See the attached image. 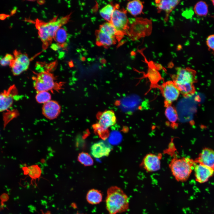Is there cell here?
<instances>
[{
    "instance_id": "f546056e",
    "label": "cell",
    "mask_w": 214,
    "mask_h": 214,
    "mask_svg": "<svg viewBox=\"0 0 214 214\" xmlns=\"http://www.w3.org/2000/svg\"><path fill=\"white\" fill-rule=\"evenodd\" d=\"M206 43L210 49L214 51V34L210 35L207 37Z\"/></svg>"
},
{
    "instance_id": "603a6c76",
    "label": "cell",
    "mask_w": 214,
    "mask_h": 214,
    "mask_svg": "<svg viewBox=\"0 0 214 214\" xmlns=\"http://www.w3.org/2000/svg\"><path fill=\"white\" fill-rule=\"evenodd\" d=\"M24 173L28 175L33 180H36L40 177L42 171L41 168L37 165H33L24 167L23 169Z\"/></svg>"
},
{
    "instance_id": "5b68a950",
    "label": "cell",
    "mask_w": 214,
    "mask_h": 214,
    "mask_svg": "<svg viewBox=\"0 0 214 214\" xmlns=\"http://www.w3.org/2000/svg\"><path fill=\"white\" fill-rule=\"evenodd\" d=\"M195 164L194 160L189 158H174L171 160L169 167L177 181L184 182L189 178Z\"/></svg>"
},
{
    "instance_id": "d6986e66",
    "label": "cell",
    "mask_w": 214,
    "mask_h": 214,
    "mask_svg": "<svg viewBox=\"0 0 214 214\" xmlns=\"http://www.w3.org/2000/svg\"><path fill=\"white\" fill-rule=\"evenodd\" d=\"M143 8V3L139 0L130 1L128 2L126 6L127 10L134 16L140 14L142 12Z\"/></svg>"
},
{
    "instance_id": "4fadbf2b",
    "label": "cell",
    "mask_w": 214,
    "mask_h": 214,
    "mask_svg": "<svg viewBox=\"0 0 214 214\" xmlns=\"http://www.w3.org/2000/svg\"><path fill=\"white\" fill-rule=\"evenodd\" d=\"M112 150L111 145L107 141L101 140L93 144L90 149L91 153L96 158L108 156Z\"/></svg>"
},
{
    "instance_id": "f1b7e54d",
    "label": "cell",
    "mask_w": 214,
    "mask_h": 214,
    "mask_svg": "<svg viewBox=\"0 0 214 214\" xmlns=\"http://www.w3.org/2000/svg\"><path fill=\"white\" fill-rule=\"evenodd\" d=\"M14 59L13 55L10 54H7L4 57L0 59V64L2 66H9Z\"/></svg>"
},
{
    "instance_id": "2e32d148",
    "label": "cell",
    "mask_w": 214,
    "mask_h": 214,
    "mask_svg": "<svg viewBox=\"0 0 214 214\" xmlns=\"http://www.w3.org/2000/svg\"><path fill=\"white\" fill-rule=\"evenodd\" d=\"M194 161L214 171V151L208 148H203Z\"/></svg>"
},
{
    "instance_id": "52a82bcc",
    "label": "cell",
    "mask_w": 214,
    "mask_h": 214,
    "mask_svg": "<svg viewBox=\"0 0 214 214\" xmlns=\"http://www.w3.org/2000/svg\"><path fill=\"white\" fill-rule=\"evenodd\" d=\"M14 59L9 66L13 75L18 76L27 70L29 68L30 59L26 54L15 50L13 52Z\"/></svg>"
},
{
    "instance_id": "9a60e30c",
    "label": "cell",
    "mask_w": 214,
    "mask_h": 214,
    "mask_svg": "<svg viewBox=\"0 0 214 214\" xmlns=\"http://www.w3.org/2000/svg\"><path fill=\"white\" fill-rule=\"evenodd\" d=\"M196 181L200 183L207 181L214 174V171L202 164L195 163L194 169Z\"/></svg>"
},
{
    "instance_id": "d4e9b609",
    "label": "cell",
    "mask_w": 214,
    "mask_h": 214,
    "mask_svg": "<svg viewBox=\"0 0 214 214\" xmlns=\"http://www.w3.org/2000/svg\"><path fill=\"white\" fill-rule=\"evenodd\" d=\"M194 10L195 13L198 15L205 16L208 12V5L204 1H199L195 5Z\"/></svg>"
},
{
    "instance_id": "9c48e42d",
    "label": "cell",
    "mask_w": 214,
    "mask_h": 214,
    "mask_svg": "<svg viewBox=\"0 0 214 214\" xmlns=\"http://www.w3.org/2000/svg\"><path fill=\"white\" fill-rule=\"evenodd\" d=\"M133 24L130 33L134 38L138 39L150 34L152 30V23L150 20L138 18Z\"/></svg>"
},
{
    "instance_id": "4316f807",
    "label": "cell",
    "mask_w": 214,
    "mask_h": 214,
    "mask_svg": "<svg viewBox=\"0 0 214 214\" xmlns=\"http://www.w3.org/2000/svg\"><path fill=\"white\" fill-rule=\"evenodd\" d=\"M78 161L85 166L92 165L94 161L90 155L87 152H82L79 153L77 157Z\"/></svg>"
},
{
    "instance_id": "8fae6325",
    "label": "cell",
    "mask_w": 214,
    "mask_h": 214,
    "mask_svg": "<svg viewBox=\"0 0 214 214\" xmlns=\"http://www.w3.org/2000/svg\"><path fill=\"white\" fill-rule=\"evenodd\" d=\"M18 93L16 86L13 85L0 93V112L7 110L12 106Z\"/></svg>"
},
{
    "instance_id": "83f0119b",
    "label": "cell",
    "mask_w": 214,
    "mask_h": 214,
    "mask_svg": "<svg viewBox=\"0 0 214 214\" xmlns=\"http://www.w3.org/2000/svg\"><path fill=\"white\" fill-rule=\"evenodd\" d=\"M51 97L50 92L47 91L37 92L35 96L36 101L38 103L43 104L51 100Z\"/></svg>"
},
{
    "instance_id": "3957f363",
    "label": "cell",
    "mask_w": 214,
    "mask_h": 214,
    "mask_svg": "<svg viewBox=\"0 0 214 214\" xmlns=\"http://www.w3.org/2000/svg\"><path fill=\"white\" fill-rule=\"evenodd\" d=\"M70 15L59 18H55L48 22L37 21L36 26L39 36L43 43V49H46L54 39L57 30L69 21Z\"/></svg>"
},
{
    "instance_id": "ba28073f",
    "label": "cell",
    "mask_w": 214,
    "mask_h": 214,
    "mask_svg": "<svg viewBox=\"0 0 214 214\" xmlns=\"http://www.w3.org/2000/svg\"><path fill=\"white\" fill-rule=\"evenodd\" d=\"M161 88L165 107L171 105L176 100L180 94L178 89L172 81H169L164 83Z\"/></svg>"
},
{
    "instance_id": "ac0fdd59",
    "label": "cell",
    "mask_w": 214,
    "mask_h": 214,
    "mask_svg": "<svg viewBox=\"0 0 214 214\" xmlns=\"http://www.w3.org/2000/svg\"><path fill=\"white\" fill-rule=\"evenodd\" d=\"M96 43L99 46L107 47L116 43V39L102 32L99 30L95 31Z\"/></svg>"
},
{
    "instance_id": "4dcf8cb0",
    "label": "cell",
    "mask_w": 214,
    "mask_h": 214,
    "mask_svg": "<svg viewBox=\"0 0 214 214\" xmlns=\"http://www.w3.org/2000/svg\"><path fill=\"white\" fill-rule=\"evenodd\" d=\"M7 15L4 14H0V19L3 20L7 17Z\"/></svg>"
},
{
    "instance_id": "7a4b0ae2",
    "label": "cell",
    "mask_w": 214,
    "mask_h": 214,
    "mask_svg": "<svg viewBox=\"0 0 214 214\" xmlns=\"http://www.w3.org/2000/svg\"><path fill=\"white\" fill-rule=\"evenodd\" d=\"M129 198L119 187L113 186L108 188L106 199V207L109 214L127 211L129 208Z\"/></svg>"
},
{
    "instance_id": "cb8c5ba5",
    "label": "cell",
    "mask_w": 214,
    "mask_h": 214,
    "mask_svg": "<svg viewBox=\"0 0 214 214\" xmlns=\"http://www.w3.org/2000/svg\"><path fill=\"white\" fill-rule=\"evenodd\" d=\"M99 30L110 36L117 39V32L111 22H106L100 25Z\"/></svg>"
},
{
    "instance_id": "ffe728a7",
    "label": "cell",
    "mask_w": 214,
    "mask_h": 214,
    "mask_svg": "<svg viewBox=\"0 0 214 214\" xmlns=\"http://www.w3.org/2000/svg\"><path fill=\"white\" fill-rule=\"evenodd\" d=\"M86 199L89 204H97L102 201L103 195L100 191L95 189H92L89 190L87 193Z\"/></svg>"
},
{
    "instance_id": "484cf974",
    "label": "cell",
    "mask_w": 214,
    "mask_h": 214,
    "mask_svg": "<svg viewBox=\"0 0 214 214\" xmlns=\"http://www.w3.org/2000/svg\"><path fill=\"white\" fill-rule=\"evenodd\" d=\"M115 7L109 4L106 5L99 11L100 16L108 22H111L112 15Z\"/></svg>"
},
{
    "instance_id": "7402d4cb",
    "label": "cell",
    "mask_w": 214,
    "mask_h": 214,
    "mask_svg": "<svg viewBox=\"0 0 214 214\" xmlns=\"http://www.w3.org/2000/svg\"><path fill=\"white\" fill-rule=\"evenodd\" d=\"M67 38L66 30L64 28L61 27L57 31L54 39L57 43L58 46L64 48L66 46Z\"/></svg>"
},
{
    "instance_id": "277c9868",
    "label": "cell",
    "mask_w": 214,
    "mask_h": 214,
    "mask_svg": "<svg viewBox=\"0 0 214 214\" xmlns=\"http://www.w3.org/2000/svg\"><path fill=\"white\" fill-rule=\"evenodd\" d=\"M32 78L33 86L37 92L47 91L53 93L59 92L63 88V83L57 81L50 70L35 73Z\"/></svg>"
},
{
    "instance_id": "8992f818",
    "label": "cell",
    "mask_w": 214,
    "mask_h": 214,
    "mask_svg": "<svg viewBox=\"0 0 214 214\" xmlns=\"http://www.w3.org/2000/svg\"><path fill=\"white\" fill-rule=\"evenodd\" d=\"M110 22L115 28L117 33V39L119 40L128 29V20L126 12L115 7L112 15Z\"/></svg>"
},
{
    "instance_id": "1f68e13d",
    "label": "cell",
    "mask_w": 214,
    "mask_h": 214,
    "mask_svg": "<svg viewBox=\"0 0 214 214\" xmlns=\"http://www.w3.org/2000/svg\"><path fill=\"white\" fill-rule=\"evenodd\" d=\"M50 214V212H48L47 213H45V214Z\"/></svg>"
},
{
    "instance_id": "44dd1931",
    "label": "cell",
    "mask_w": 214,
    "mask_h": 214,
    "mask_svg": "<svg viewBox=\"0 0 214 214\" xmlns=\"http://www.w3.org/2000/svg\"><path fill=\"white\" fill-rule=\"evenodd\" d=\"M165 114L171 126L176 127L177 126V122L178 117L175 108L171 105L166 107Z\"/></svg>"
},
{
    "instance_id": "6da1fadb",
    "label": "cell",
    "mask_w": 214,
    "mask_h": 214,
    "mask_svg": "<svg viewBox=\"0 0 214 214\" xmlns=\"http://www.w3.org/2000/svg\"><path fill=\"white\" fill-rule=\"evenodd\" d=\"M172 78V81L183 97H189L195 93L194 84L197 80L196 73L193 69L188 67H177L176 74Z\"/></svg>"
},
{
    "instance_id": "d6a6232c",
    "label": "cell",
    "mask_w": 214,
    "mask_h": 214,
    "mask_svg": "<svg viewBox=\"0 0 214 214\" xmlns=\"http://www.w3.org/2000/svg\"><path fill=\"white\" fill-rule=\"evenodd\" d=\"M212 3L214 6V0L212 1Z\"/></svg>"
},
{
    "instance_id": "7c38bea8",
    "label": "cell",
    "mask_w": 214,
    "mask_h": 214,
    "mask_svg": "<svg viewBox=\"0 0 214 214\" xmlns=\"http://www.w3.org/2000/svg\"><path fill=\"white\" fill-rule=\"evenodd\" d=\"M116 117L114 112L111 110H107L100 115L98 122L95 125L96 129L99 132H103L116 123Z\"/></svg>"
},
{
    "instance_id": "e0dca14e",
    "label": "cell",
    "mask_w": 214,
    "mask_h": 214,
    "mask_svg": "<svg viewBox=\"0 0 214 214\" xmlns=\"http://www.w3.org/2000/svg\"><path fill=\"white\" fill-rule=\"evenodd\" d=\"M180 1L177 0H157L155 4L158 12L163 11L165 13V21H167L170 13Z\"/></svg>"
},
{
    "instance_id": "30bf717a",
    "label": "cell",
    "mask_w": 214,
    "mask_h": 214,
    "mask_svg": "<svg viewBox=\"0 0 214 214\" xmlns=\"http://www.w3.org/2000/svg\"><path fill=\"white\" fill-rule=\"evenodd\" d=\"M162 158V155L160 153L157 154L148 153L143 158L141 166L147 172L158 171L160 169Z\"/></svg>"
},
{
    "instance_id": "5bb4252c",
    "label": "cell",
    "mask_w": 214,
    "mask_h": 214,
    "mask_svg": "<svg viewBox=\"0 0 214 214\" xmlns=\"http://www.w3.org/2000/svg\"><path fill=\"white\" fill-rule=\"evenodd\" d=\"M61 107L57 101L51 100L44 104L42 108L43 115L49 120L56 118L61 112Z\"/></svg>"
}]
</instances>
